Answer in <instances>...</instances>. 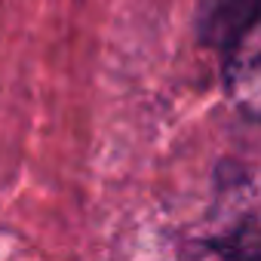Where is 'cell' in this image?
<instances>
[{"label":"cell","mask_w":261,"mask_h":261,"mask_svg":"<svg viewBox=\"0 0 261 261\" xmlns=\"http://www.w3.org/2000/svg\"><path fill=\"white\" fill-rule=\"evenodd\" d=\"M261 0H203L197 13V37L215 49L224 62V80L230 83L240 68V53L258 28Z\"/></svg>","instance_id":"1"},{"label":"cell","mask_w":261,"mask_h":261,"mask_svg":"<svg viewBox=\"0 0 261 261\" xmlns=\"http://www.w3.org/2000/svg\"><path fill=\"white\" fill-rule=\"evenodd\" d=\"M175 261H261L258 212H243L233 224H227L218 233L181 240Z\"/></svg>","instance_id":"2"}]
</instances>
